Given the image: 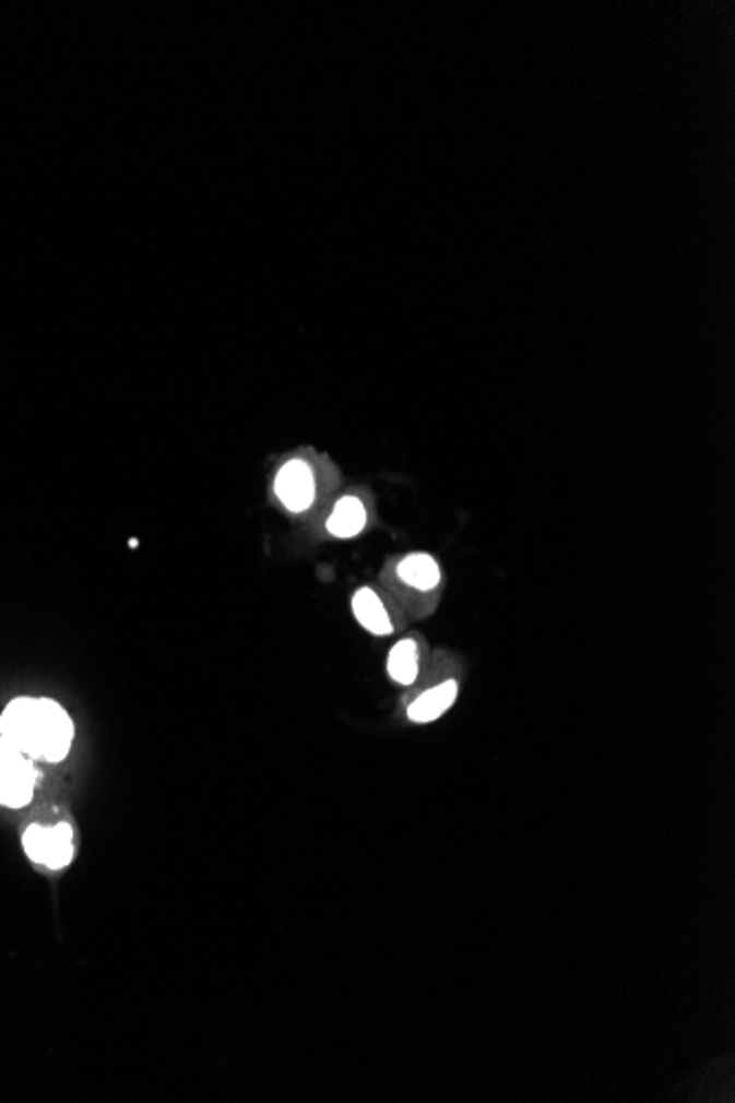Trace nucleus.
<instances>
[{"mask_svg": "<svg viewBox=\"0 0 735 1103\" xmlns=\"http://www.w3.org/2000/svg\"><path fill=\"white\" fill-rule=\"evenodd\" d=\"M275 494L288 511H307L316 498L311 467L305 461H288L275 476Z\"/></svg>", "mask_w": 735, "mask_h": 1103, "instance_id": "nucleus-4", "label": "nucleus"}, {"mask_svg": "<svg viewBox=\"0 0 735 1103\" xmlns=\"http://www.w3.org/2000/svg\"><path fill=\"white\" fill-rule=\"evenodd\" d=\"M36 780V762L0 736V806H27L34 797Z\"/></svg>", "mask_w": 735, "mask_h": 1103, "instance_id": "nucleus-2", "label": "nucleus"}, {"mask_svg": "<svg viewBox=\"0 0 735 1103\" xmlns=\"http://www.w3.org/2000/svg\"><path fill=\"white\" fill-rule=\"evenodd\" d=\"M364 526H366V507L355 496L342 498L335 505V509L327 522L329 533L335 537H342V539L359 535Z\"/></svg>", "mask_w": 735, "mask_h": 1103, "instance_id": "nucleus-8", "label": "nucleus"}, {"mask_svg": "<svg viewBox=\"0 0 735 1103\" xmlns=\"http://www.w3.org/2000/svg\"><path fill=\"white\" fill-rule=\"evenodd\" d=\"M23 849L34 864H40L49 870H62L75 857L73 829L67 821H60L56 826L32 823L23 835Z\"/></svg>", "mask_w": 735, "mask_h": 1103, "instance_id": "nucleus-3", "label": "nucleus"}, {"mask_svg": "<svg viewBox=\"0 0 735 1103\" xmlns=\"http://www.w3.org/2000/svg\"><path fill=\"white\" fill-rule=\"evenodd\" d=\"M0 736L34 762H62L73 747L75 725L58 701L19 697L0 714Z\"/></svg>", "mask_w": 735, "mask_h": 1103, "instance_id": "nucleus-1", "label": "nucleus"}, {"mask_svg": "<svg viewBox=\"0 0 735 1103\" xmlns=\"http://www.w3.org/2000/svg\"><path fill=\"white\" fill-rule=\"evenodd\" d=\"M388 674L399 685H412L418 676V648L412 639H401L388 654Z\"/></svg>", "mask_w": 735, "mask_h": 1103, "instance_id": "nucleus-9", "label": "nucleus"}, {"mask_svg": "<svg viewBox=\"0 0 735 1103\" xmlns=\"http://www.w3.org/2000/svg\"><path fill=\"white\" fill-rule=\"evenodd\" d=\"M401 582L416 591H431L440 584V567L427 554H412L396 567Z\"/></svg>", "mask_w": 735, "mask_h": 1103, "instance_id": "nucleus-7", "label": "nucleus"}, {"mask_svg": "<svg viewBox=\"0 0 735 1103\" xmlns=\"http://www.w3.org/2000/svg\"><path fill=\"white\" fill-rule=\"evenodd\" d=\"M353 615L355 619L361 624V628H366L368 632L377 634V637H388L392 634L394 626L390 621V615L383 606V602L377 597L375 591L370 589H359L355 595H353Z\"/></svg>", "mask_w": 735, "mask_h": 1103, "instance_id": "nucleus-6", "label": "nucleus"}, {"mask_svg": "<svg viewBox=\"0 0 735 1103\" xmlns=\"http://www.w3.org/2000/svg\"><path fill=\"white\" fill-rule=\"evenodd\" d=\"M459 699V683L457 680H446L431 689H427L425 695H420L414 703L407 708V719L412 723H431L436 719L443 716Z\"/></svg>", "mask_w": 735, "mask_h": 1103, "instance_id": "nucleus-5", "label": "nucleus"}]
</instances>
